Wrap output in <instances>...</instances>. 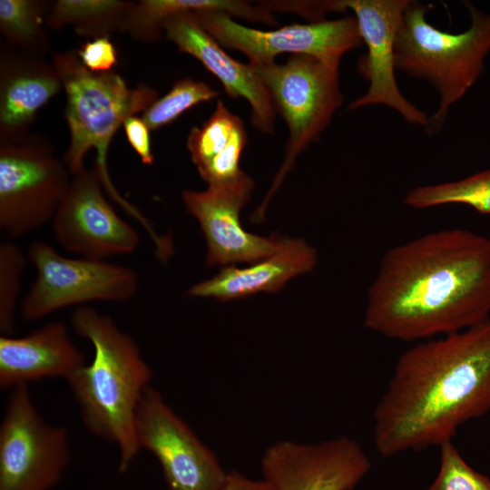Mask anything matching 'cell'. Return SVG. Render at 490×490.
<instances>
[{
    "label": "cell",
    "instance_id": "obj_23",
    "mask_svg": "<svg viewBox=\"0 0 490 490\" xmlns=\"http://www.w3.org/2000/svg\"><path fill=\"white\" fill-rule=\"evenodd\" d=\"M403 201L414 209L460 204L490 215V168L456 181L414 187Z\"/></svg>",
    "mask_w": 490,
    "mask_h": 490
},
{
    "label": "cell",
    "instance_id": "obj_26",
    "mask_svg": "<svg viewBox=\"0 0 490 490\" xmlns=\"http://www.w3.org/2000/svg\"><path fill=\"white\" fill-rule=\"evenodd\" d=\"M28 260L15 243H0V331L11 335L15 328V311L21 289L22 276Z\"/></svg>",
    "mask_w": 490,
    "mask_h": 490
},
{
    "label": "cell",
    "instance_id": "obj_21",
    "mask_svg": "<svg viewBox=\"0 0 490 490\" xmlns=\"http://www.w3.org/2000/svg\"><path fill=\"white\" fill-rule=\"evenodd\" d=\"M202 11H216L244 18L248 4L239 0H142L132 3L121 31L142 42L158 41L164 24L176 15Z\"/></svg>",
    "mask_w": 490,
    "mask_h": 490
},
{
    "label": "cell",
    "instance_id": "obj_11",
    "mask_svg": "<svg viewBox=\"0 0 490 490\" xmlns=\"http://www.w3.org/2000/svg\"><path fill=\"white\" fill-rule=\"evenodd\" d=\"M135 436L139 448L158 460L167 490H220L228 473L152 387L138 405Z\"/></svg>",
    "mask_w": 490,
    "mask_h": 490
},
{
    "label": "cell",
    "instance_id": "obj_30",
    "mask_svg": "<svg viewBox=\"0 0 490 490\" xmlns=\"http://www.w3.org/2000/svg\"><path fill=\"white\" fill-rule=\"evenodd\" d=\"M122 126L129 143L142 162L146 165L152 164L154 156L152 152L150 129L143 120L137 116H132L124 122Z\"/></svg>",
    "mask_w": 490,
    "mask_h": 490
},
{
    "label": "cell",
    "instance_id": "obj_3",
    "mask_svg": "<svg viewBox=\"0 0 490 490\" xmlns=\"http://www.w3.org/2000/svg\"><path fill=\"white\" fill-rule=\"evenodd\" d=\"M74 332L93 347L91 364L66 382L88 431L113 444L119 451V472L124 473L140 448L135 416L152 377L134 339L108 316L89 306L71 317Z\"/></svg>",
    "mask_w": 490,
    "mask_h": 490
},
{
    "label": "cell",
    "instance_id": "obj_2",
    "mask_svg": "<svg viewBox=\"0 0 490 490\" xmlns=\"http://www.w3.org/2000/svg\"><path fill=\"white\" fill-rule=\"evenodd\" d=\"M490 412V319L403 352L373 412L384 457L438 447Z\"/></svg>",
    "mask_w": 490,
    "mask_h": 490
},
{
    "label": "cell",
    "instance_id": "obj_13",
    "mask_svg": "<svg viewBox=\"0 0 490 490\" xmlns=\"http://www.w3.org/2000/svg\"><path fill=\"white\" fill-rule=\"evenodd\" d=\"M253 188V180L243 172L231 181L210 185L206 191H183L184 206L198 220L206 239L208 267L252 264L279 249L283 236L262 237L241 226L240 212L249 202Z\"/></svg>",
    "mask_w": 490,
    "mask_h": 490
},
{
    "label": "cell",
    "instance_id": "obj_1",
    "mask_svg": "<svg viewBox=\"0 0 490 490\" xmlns=\"http://www.w3.org/2000/svg\"><path fill=\"white\" fill-rule=\"evenodd\" d=\"M490 319V238L429 232L387 250L368 288L364 326L390 339L426 340Z\"/></svg>",
    "mask_w": 490,
    "mask_h": 490
},
{
    "label": "cell",
    "instance_id": "obj_5",
    "mask_svg": "<svg viewBox=\"0 0 490 490\" xmlns=\"http://www.w3.org/2000/svg\"><path fill=\"white\" fill-rule=\"evenodd\" d=\"M470 26L457 34L434 27L426 15L430 5L410 0L395 42L396 69L426 81L439 94L426 131H439L453 104L475 83L490 52V15L466 3Z\"/></svg>",
    "mask_w": 490,
    "mask_h": 490
},
{
    "label": "cell",
    "instance_id": "obj_6",
    "mask_svg": "<svg viewBox=\"0 0 490 490\" xmlns=\"http://www.w3.org/2000/svg\"><path fill=\"white\" fill-rule=\"evenodd\" d=\"M268 88L276 113L285 121L289 137L285 158L260 205L250 217L264 219L266 209L297 156L329 124L343 103L338 68L307 54H292L285 64L252 65Z\"/></svg>",
    "mask_w": 490,
    "mask_h": 490
},
{
    "label": "cell",
    "instance_id": "obj_17",
    "mask_svg": "<svg viewBox=\"0 0 490 490\" xmlns=\"http://www.w3.org/2000/svg\"><path fill=\"white\" fill-rule=\"evenodd\" d=\"M86 365L67 327L45 324L24 337H0V387L15 389L46 377L67 380Z\"/></svg>",
    "mask_w": 490,
    "mask_h": 490
},
{
    "label": "cell",
    "instance_id": "obj_18",
    "mask_svg": "<svg viewBox=\"0 0 490 490\" xmlns=\"http://www.w3.org/2000/svg\"><path fill=\"white\" fill-rule=\"evenodd\" d=\"M317 264V251L304 240L283 237L279 249L249 267L225 266L211 279L201 281L188 295L219 301L243 299L258 292H277L290 279L306 274Z\"/></svg>",
    "mask_w": 490,
    "mask_h": 490
},
{
    "label": "cell",
    "instance_id": "obj_31",
    "mask_svg": "<svg viewBox=\"0 0 490 490\" xmlns=\"http://www.w3.org/2000/svg\"><path fill=\"white\" fill-rule=\"evenodd\" d=\"M220 490H273L264 479L254 480L239 473H228Z\"/></svg>",
    "mask_w": 490,
    "mask_h": 490
},
{
    "label": "cell",
    "instance_id": "obj_25",
    "mask_svg": "<svg viewBox=\"0 0 490 490\" xmlns=\"http://www.w3.org/2000/svg\"><path fill=\"white\" fill-rule=\"evenodd\" d=\"M218 95L219 93L206 83L183 78L145 110L142 119L150 130H157L176 120L188 109L215 99Z\"/></svg>",
    "mask_w": 490,
    "mask_h": 490
},
{
    "label": "cell",
    "instance_id": "obj_9",
    "mask_svg": "<svg viewBox=\"0 0 490 490\" xmlns=\"http://www.w3.org/2000/svg\"><path fill=\"white\" fill-rule=\"evenodd\" d=\"M69 459L67 430L42 417L28 386L11 390L0 426V490H50Z\"/></svg>",
    "mask_w": 490,
    "mask_h": 490
},
{
    "label": "cell",
    "instance_id": "obj_29",
    "mask_svg": "<svg viewBox=\"0 0 490 490\" xmlns=\"http://www.w3.org/2000/svg\"><path fill=\"white\" fill-rule=\"evenodd\" d=\"M258 5L270 11H287L300 15L311 23L326 20V15L330 12H338V0L336 1H266Z\"/></svg>",
    "mask_w": 490,
    "mask_h": 490
},
{
    "label": "cell",
    "instance_id": "obj_22",
    "mask_svg": "<svg viewBox=\"0 0 490 490\" xmlns=\"http://www.w3.org/2000/svg\"><path fill=\"white\" fill-rule=\"evenodd\" d=\"M132 2L116 0H58L48 15L52 29L72 25L75 34L85 37H110L121 31Z\"/></svg>",
    "mask_w": 490,
    "mask_h": 490
},
{
    "label": "cell",
    "instance_id": "obj_19",
    "mask_svg": "<svg viewBox=\"0 0 490 490\" xmlns=\"http://www.w3.org/2000/svg\"><path fill=\"white\" fill-rule=\"evenodd\" d=\"M0 74L1 140L25 135L37 112L61 89L54 66L30 54H4Z\"/></svg>",
    "mask_w": 490,
    "mask_h": 490
},
{
    "label": "cell",
    "instance_id": "obj_8",
    "mask_svg": "<svg viewBox=\"0 0 490 490\" xmlns=\"http://www.w3.org/2000/svg\"><path fill=\"white\" fill-rule=\"evenodd\" d=\"M71 177L64 162L46 142L25 135L1 140V230L18 238L52 220Z\"/></svg>",
    "mask_w": 490,
    "mask_h": 490
},
{
    "label": "cell",
    "instance_id": "obj_28",
    "mask_svg": "<svg viewBox=\"0 0 490 490\" xmlns=\"http://www.w3.org/2000/svg\"><path fill=\"white\" fill-rule=\"evenodd\" d=\"M76 53L84 67L93 73L110 72L117 63V52L110 37L92 39Z\"/></svg>",
    "mask_w": 490,
    "mask_h": 490
},
{
    "label": "cell",
    "instance_id": "obj_7",
    "mask_svg": "<svg viewBox=\"0 0 490 490\" xmlns=\"http://www.w3.org/2000/svg\"><path fill=\"white\" fill-rule=\"evenodd\" d=\"M27 258L36 270V278L21 306L26 320H37L71 306L125 301L139 288L138 275L130 267L102 260L68 258L41 240L30 244Z\"/></svg>",
    "mask_w": 490,
    "mask_h": 490
},
{
    "label": "cell",
    "instance_id": "obj_24",
    "mask_svg": "<svg viewBox=\"0 0 490 490\" xmlns=\"http://www.w3.org/2000/svg\"><path fill=\"white\" fill-rule=\"evenodd\" d=\"M45 5L32 0H1L2 34L27 54L35 55L45 50L47 37L42 26Z\"/></svg>",
    "mask_w": 490,
    "mask_h": 490
},
{
    "label": "cell",
    "instance_id": "obj_16",
    "mask_svg": "<svg viewBox=\"0 0 490 490\" xmlns=\"http://www.w3.org/2000/svg\"><path fill=\"white\" fill-rule=\"evenodd\" d=\"M163 31L179 52L193 56L213 74L230 98L248 101L256 129L267 134L274 133L276 112L270 92L250 64L231 58L200 25L192 13L170 18Z\"/></svg>",
    "mask_w": 490,
    "mask_h": 490
},
{
    "label": "cell",
    "instance_id": "obj_14",
    "mask_svg": "<svg viewBox=\"0 0 490 490\" xmlns=\"http://www.w3.org/2000/svg\"><path fill=\"white\" fill-rule=\"evenodd\" d=\"M409 2L340 0L342 12L348 9L354 12L361 39L368 50L358 62V71L368 82V88L348 105V109L386 105L407 122L426 127L429 117L401 93L395 77V42Z\"/></svg>",
    "mask_w": 490,
    "mask_h": 490
},
{
    "label": "cell",
    "instance_id": "obj_15",
    "mask_svg": "<svg viewBox=\"0 0 490 490\" xmlns=\"http://www.w3.org/2000/svg\"><path fill=\"white\" fill-rule=\"evenodd\" d=\"M273 490H352L369 472L362 446L343 436L317 444L277 442L261 461Z\"/></svg>",
    "mask_w": 490,
    "mask_h": 490
},
{
    "label": "cell",
    "instance_id": "obj_10",
    "mask_svg": "<svg viewBox=\"0 0 490 490\" xmlns=\"http://www.w3.org/2000/svg\"><path fill=\"white\" fill-rule=\"evenodd\" d=\"M192 15L220 45L241 52L251 65L276 63L279 54L288 53L310 55L338 68L342 56L363 44L355 16L262 31L241 25L221 12Z\"/></svg>",
    "mask_w": 490,
    "mask_h": 490
},
{
    "label": "cell",
    "instance_id": "obj_4",
    "mask_svg": "<svg viewBox=\"0 0 490 490\" xmlns=\"http://www.w3.org/2000/svg\"><path fill=\"white\" fill-rule=\"evenodd\" d=\"M54 66L66 94L70 142L64 162L69 172L74 174L83 169L87 152L95 149L94 171L107 196L143 227L156 250L162 249L166 237L160 235L145 215L117 191L107 167L109 144L118 128L129 117L147 110L158 99V93L143 84L131 88L113 71H89L76 51L55 54Z\"/></svg>",
    "mask_w": 490,
    "mask_h": 490
},
{
    "label": "cell",
    "instance_id": "obj_27",
    "mask_svg": "<svg viewBox=\"0 0 490 490\" xmlns=\"http://www.w3.org/2000/svg\"><path fill=\"white\" fill-rule=\"evenodd\" d=\"M439 449V471L428 490H490V478L472 468L452 441Z\"/></svg>",
    "mask_w": 490,
    "mask_h": 490
},
{
    "label": "cell",
    "instance_id": "obj_20",
    "mask_svg": "<svg viewBox=\"0 0 490 490\" xmlns=\"http://www.w3.org/2000/svg\"><path fill=\"white\" fill-rule=\"evenodd\" d=\"M247 143L242 120L218 99L211 117L201 126H193L186 146L201 179L210 185L231 181L244 172L240 160Z\"/></svg>",
    "mask_w": 490,
    "mask_h": 490
},
{
    "label": "cell",
    "instance_id": "obj_12",
    "mask_svg": "<svg viewBox=\"0 0 490 490\" xmlns=\"http://www.w3.org/2000/svg\"><path fill=\"white\" fill-rule=\"evenodd\" d=\"M106 196L94 170L83 168L72 174L51 220L62 248L80 258L102 260L137 250L138 232L117 214Z\"/></svg>",
    "mask_w": 490,
    "mask_h": 490
}]
</instances>
